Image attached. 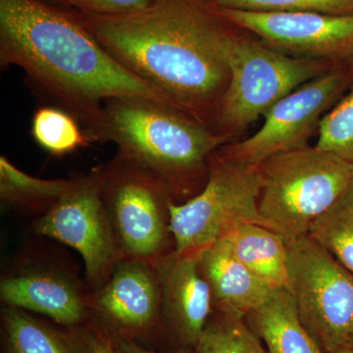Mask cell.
Masks as SVG:
<instances>
[{
    "mask_svg": "<svg viewBox=\"0 0 353 353\" xmlns=\"http://www.w3.org/2000/svg\"><path fill=\"white\" fill-rule=\"evenodd\" d=\"M236 256L271 290L287 288V240L271 228L241 223L225 236Z\"/></svg>",
    "mask_w": 353,
    "mask_h": 353,
    "instance_id": "18",
    "label": "cell"
},
{
    "mask_svg": "<svg viewBox=\"0 0 353 353\" xmlns=\"http://www.w3.org/2000/svg\"><path fill=\"white\" fill-rule=\"evenodd\" d=\"M334 353H353V350L352 348L345 347L341 348V350H336V352Z\"/></svg>",
    "mask_w": 353,
    "mask_h": 353,
    "instance_id": "30",
    "label": "cell"
},
{
    "mask_svg": "<svg viewBox=\"0 0 353 353\" xmlns=\"http://www.w3.org/2000/svg\"><path fill=\"white\" fill-rule=\"evenodd\" d=\"M88 290L57 267L29 265L2 276L0 299L4 306L23 309L71 328L90 323Z\"/></svg>",
    "mask_w": 353,
    "mask_h": 353,
    "instance_id": "13",
    "label": "cell"
},
{
    "mask_svg": "<svg viewBox=\"0 0 353 353\" xmlns=\"http://www.w3.org/2000/svg\"><path fill=\"white\" fill-rule=\"evenodd\" d=\"M307 234L353 273V183Z\"/></svg>",
    "mask_w": 353,
    "mask_h": 353,
    "instance_id": "20",
    "label": "cell"
},
{
    "mask_svg": "<svg viewBox=\"0 0 353 353\" xmlns=\"http://www.w3.org/2000/svg\"><path fill=\"white\" fill-rule=\"evenodd\" d=\"M340 64L288 57L243 30L232 53L231 80L213 132L233 143L281 99Z\"/></svg>",
    "mask_w": 353,
    "mask_h": 353,
    "instance_id": "5",
    "label": "cell"
},
{
    "mask_svg": "<svg viewBox=\"0 0 353 353\" xmlns=\"http://www.w3.org/2000/svg\"><path fill=\"white\" fill-rule=\"evenodd\" d=\"M227 8L264 12H316L353 15V0H214Z\"/></svg>",
    "mask_w": 353,
    "mask_h": 353,
    "instance_id": "24",
    "label": "cell"
},
{
    "mask_svg": "<svg viewBox=\"0 0 353 353\" xmlns=\"http://www.w3.org/2000/svg\"><path fill=\"white\" fill-rule=\"evenodd\" d=\"M347 66V68L350 70V74H352L353 77V54L352 57L347 58V61L343 63Z\"/></svg>",
    "mask_w": 353,
    "mask_h": 353,
    "instance_id": "29",
    "label": "cell"
},
{
    "mask_svg": "<svg viewBox=\"0 0 353 353\" xmlns=\"http://www.w3.org/2000/svg\"><path fill=\"white\" fill-rule=\"evenodd\" d=\"M1 353H90L88 327L71 328L23 309L2 306Z\"/></svg>",
    "mask_w": 353,
    "mask_h": 353,
    "instance_id": "16",
    "label": "cell"
},
{
    "mask_svg": "<svg viewBox=\"0 0 353 353\" xmlns=\"http://www.w3.org/2000/svg\"><path fill=\"white\" fill-rule=\"evenodd\" d=\"M112 340L119 353H192V350L185 347L171 350H157L143 347V345H139L132 341L126 340V339L112 338Z\"/></svg>",
    "mask_w": 353,
    "mask_h": 353,
    "instance_id": "27",
    "label": "cell"
},
{
    "mask_svg": "<svg viewBox=\"0 0 353 353\" xmlns=\"http://www.w3.org/2000/svg\"><path fill=\"white\" fill-rule=\"evenodd\" d=\"M352 83L350 70L343 63L339 65L278 101L252 137L223 145L217 152L232 161L259 166L275 155L307 148L325 114Z\"/></svg>",
    "mask_w": 353,
    "mask_h": 353,
    "instance_id": "9",
    "label": "cell"
},
{
    "mask_svg": "<svg viewBox=\"0 0 353 353\" xmlns=\"http://www.w3.org/2000/svg\"><path fill=\"white\" fill-rule=\"evenodd\" d=\"M101 196L123 259L153 266L175 252L170 190L155 174L117 152L102 164Z\"/></svg>",
    "mask_w": 353,
    "mask_h": 353,
    "instance_id": "6",
    "label": "cell"
},
{
    "mask_svg": "<svg viewBox=\"0 0 353 353\" xmlns=\"http://www.w3.org/2000/svg\"><path fill=\"white\" fill-rule=\"evenodd\" d=\"M74 12L125 68L212 129L243 31L214 0H153L118 16Z\"/></svg>",
    "mask_w": 353,
    "mask_h": 353,
    "instance_id": "1",
    "label": "cell"
},
{
    "mask_svg": "<svg viewBox=\"0 0 353 353\" xmlns=\"http://www.w3.org/2000/svg\"><path fill=\"white\" fill-rule=\"evenodd\" d=\"M0 63L22 69L37 92L83 129L114 97H145L179 108L109 54L73 10L43 0H0Z\"/></svg>",
    "mask_w": 353,
    "mask_h": 353,
    "instance_id": "2",
    "label": "cell"
},
{
    "mask_svg": "<svg viewBox=\"0 0 353 353\" xmlns=\"http://www.w3.org/2000/svg\"><path fill=\"white\" fill-rule=\"evenodd\" d=\"M245 318L266 345L267 353H324L304 328L285 288L272 290Z\"/></svg>",
    "mask_w": 353,
    "mask_h": 353,
    "instance_id": "17",
    "label": "cell"
},
{
    "mask_svg": "<svg viewBox=\"0 0 353 353\" xmlns=\"http://www.w3.org/2000/svg\"><path fill=\"white\" fill-rule=\"evenodd\" d=\"M347 347L353 350V332L352 336H350V340H348Z\"/></svg>",
    "mask_w": 353,
    "mask_h": 353,
    "instance_id": "31",
    "label": "cell"
},
{
    "mask_svg": "<svg viewBox=\"0 0 353 353\" xmlns=\"http://www.w3.org/2000/svg\"><path fill=\"white\" fill-rule=\"evenodd\" d=\"M317 132L316 148L353 164V83L325 114Z\"/></svg>",
    "mask_w": 353,
    "mask_h": 353,
    "instance_id": "23",
    "label": "cell"
},
{
    "mask_svg": "<svg viewBox=\"0 0 353 353\" xmlns=\"http://www.w3.org/2000/svg\"><path fill=\"white\" fill-rule=\"evenodd\" d=\"M192 353H267L245 317L215 312Z\"/></svg>",
    "mask_w": 353,
    "mask_h": 353,
    "instance_id": "21",
    "label": "cell"
},
{
    "mask_svg": "<svg viewBox=\"0 0 353 353\" xmlns=\"http://www.w3.org/2000/svg\"><path fill=\"white\" fill-rule=\"evenodd\" d=\"M259 167L260 215L285 240L307 234L353 183L352 163L315 145L275 155Z\"/></svg>",
    "mask_w": 353,
    "mask_h": 353,
    "instance_id": "4",
    "label": "cell"
},
{
    "mask_svg": "<svg viewBox=\"0 0 353 353\" xmlns=\"http://www.w3.org/2000/svg\"><path fill=\"white\" fill-rule=\"evenodd\" d=\"M219 8L233 24L288 57L345 63L353 54V15Z\"/></svg>",
    "mask_w": 353,
    "mask_h": 353,
    "instance_id": "12",
    "label": "cell"
},
{
    "mask_svg": "<svg viewBox=\"0 0 353 353\" xmlns=\"http://www.w3.org/2000/svg\"><path fill=\"white\" fill-rule=\"evenodd\" d=\"M101 185L102 165L74 176L70 189L34 224V233L80 253L90 290L103 285L123 259L102 201Z\"/></svg>",
    "mask_w": 353,
    "mask_h": 353,
    "instance_id": "10",
    "label": "cell"
},
{
    "mask_svg": "<svg viewBox=\"0 0 353 353\" xmlns=\"http://www.w3.org/2000/svg\"><path fill=\"white\" fill-rule=\"evenodd\" d=\"M199 260L215 312L245 317L272 290L236 256L225 239L202 250Z\"/></svg>",
    "mask_w": 353,
    "mask_h": 353,
    "instance_id": "15",
    "label": "cell"
},
{
    "mask_svg": "<svg viewBox=\"0 0 353 353\" xmlns=\"http://www.w3.org/2000/svg\"><path fill=\"white\" fill-rule=\"evenodd\" d=\"M153 0H67L70 10L88 15L118 16L143 10Z\"/></svg>",
    "mask_w": 353,
    "mask_h": 353,
    "instance_id": "25",
    "label": "cell"
},
{
    "mask_svg": "<svg viewBox=\"0 0 353 353\" xmlns=\"http://www.w3.org/2000/svg\"><path fill=\"white\" fill-rule=\"evenodd\" d=\"M46 3H50L51 6L61 7V8L68 9L70 10L67 0H43Z\"/></svg>",
    "mask_w": 353,
    "mask_h": 353,
    "instance_id": "28",
    "label": "cell"
},
{
    "mask_svg": "<svg viewBox=\"0 0 353 353\" xmlns=\"http://www.w3.org/2000/svg\"><path fill=\"white\" fill-rule=\"evenodd\" d=\"M32 134L41 148L55 157L68 154L90 143L78 120L54 106L37 109L32 116Z\"/></svg>",
    "mask_w": 353,
    "mask_h": 353,
    "instance_id": "22",
    "label": "cell"
},
{
    "mask_svg": "<svg viewBox=\"0 0 353 353\" xmlns=\"http://www.w3.org/2000/svg\"><path fill=\"white\" fill-rule=\"evenodd\" d=\"M90 353H119L110 336L102 330L88 324Z\"/></svg>",
    "mask_w": 353,
    "mask_h": 353,
    "instance_id": "26",
    "label": "cell"
},
{
    "mask_svg": "<svg viewBox=\"0 0 353 353\" xmlns=\"http://www.w3.org/2000/svg\"><path fill=\"white\" fill-rule=\"evenodd\" d=\"M88 324L112 338L126 339L152 350L168 345L161 282L152 264L121 259L108 280L88 292Z\"/></svg>",
    "mask_w": 353,
    "mask_h": 353,
    "instance_id": "11",
    "label": "cell"
},
{
    "mask_svg": "<svg viewBox=\"0 0 353 353\" xmlns=\"http://www.w3.org/2000/svg\"><path fill=\"white\" fill-rule=\"evenodd\" d=\"M288 284L299 319L324 353L347 347L353 332V273L305 234L287 240Z\"/></svg>",
    "mask_w": 353,
    "mask_h": 353,
    "instance_id": "8",
    "label": "cell"
},
{
    "mask_svg": "<svg viewBox=\"0 0 353 353\" xmlns=\"http://www.w3.org/2000/svg\"><path fill=\"white\" fill-rule=\"evenodd\" d=\"M162 287V306L170 350H194L213 312L210 289L199 254L173 252L155 265Z\"/></svg>",
    "mask_w": 353,
    "mask_h": 353,
    "instance_id": "14",
    "label": "cell"
},
{
    "mask_svg": "<svg viewBox=\"0 0 353 353\" xmlns=\"http://www.w3.org/2000/svg\"><path fill=\"white\" fill-rule=\"evenodd\" d=\"M260 192L259 166L232 161L216 150L209 158L208 182L201 192L183 203L172 202L175 252L199 254L241 223L266 226L259 213Z\"/></svg>",
    "mask_w": 353,
    "mask_h": 353,
    "instance_id": "7",
    "label": "cell"
},
{
    "mask_svg": "<svg viewBox=\"0 0 353 353\" xmlns=\"http://www.w3.org/2000/svg\"><path fill=\"white\" fill-rule=\"evenodd\" d=\"M73 183L72 179L46 180L20 170L4 155L0 157V202L2 208L28 215H43Z\"/></svg>",
    "mask_w": 353,
    "mask_h": 353,
    "instance_id": "19",
    "label": "cell"
},
{
    "mask_svg": "<svg viewBox=\"0 0 353 353\" xmlns=\"http://www.w3.org/2000/svg\"><path fill=\"white\" fill-rule=\"evenodd\" d=\"M83 131L90 143H112L117 152L155 174L176 203L201 192L209 158L228 143L183 109L145 97L108 99Z\"/></svg>",
    "mask_w": 353,
    "mask_h": 353,
    "instance_id": "3",
    "label": "cell"
}]
</instances>
